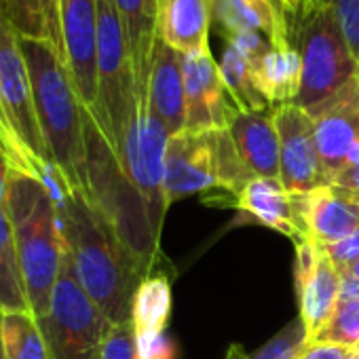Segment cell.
I'll use <instances>...</instances> for the list:
<instances>
[{
	"label": "cell",
	"instance_id": "6da1fadb",
	"mask_svg": "<svg viewBox=\"0 0 359 359\" xmlns=\"http://www.w3.org/2000/svg\"><path fill=\"white\" fill-rule=\"evenodd\" d=\"M72 273L110 323L131 319V302L146 266L81 191L66 182L55 199Z\"/></svg>",
	"mask_w": 359,
	"mask_h": 359
},
{
	"label": "cell",
	"instance_id": "7a4b0ae2",
	"mask_svg": "<svg viewBox=\"0 0 359 359\" xmlns=\"http://www.w3.org/2000/svg\"><path fill=\"white\" fill-rule=\"evenodd\" d=\"M34 108L51 163L72 191L87 193V146L83 106L60 47L45 39H22Z\"/></svg>",
	"mask_w": 359,
	"mask_h": 359
},
{
	"label": "cell",
	"instance_id": "3957f363",
	"mask_svg": "<svg viewBox=\"0 0 359 359\" xmlns=\"http://www.w3.org/2000/svg\"><path fill=\"white\" fill-rule=\"evenodd\" d=\"M5 208L15 233L28 302L41 319L49 311L66 256L57 203L43 180L11 171Z\"/></svg>",
	"mask_w": 359,
	"mask_h": 359
},
{
	"label": "cell",
	"instance_id": "277c9868",
	"mask_svg": "<svg viewBox=\"0 0 359 359\" xmlns=\"http://www.w3.org/2000/svg\"><path fill=\"white\" fill-rule=\"evenodd\" d=\"M87 146V193L93 208L112 224L121 241L131 254L150 269L158 252V235L152 226L148 205L125 173L116 152L106 140L104 131L87 110L85 118Z\"/></svg>",
	"mask_w": 359,
	"mask_h": 359
},
{
	"label": "cell",
	"instance_id": "5b68a950",
	"mask_svg": "<svg viewBox=\"0 0 359 359\" xmlns=\"http://www.w3.org/2000/svg\"><path fill=\"white\" fill-rule=\"evenodd\" d=\"M285 18L290 45L302 60V85L294 104L311 110L355 79L359 74V62L336 15L327 7L300 3Z\"/></svg>",
	"mask_w": 359,
	"mask_h": 359
},
{
	"label": "cell",
	"instance_id": "8992f818",
	"mask_svg": "<svg viewBox=\"0 0 359 359\" xmlns=\"http://www.w3.org/2000/svg\"><path fill=\"white\" fill-rule=\"evenodd\" d=\"M254 175L243 163L229 129L182 131L171 135L165 156L167 205L210 191L237 195Z\"/></svg>",
	"mask_w": 359,
	"mask_h": 359
},
{
	"label": "cell",
	"instance_id": "52a82bcc",
	"mask_svg": "<svg viewBox=\"0 0 359 359\" xmlns=\"http://www.w3.org/2000/svg\"><path fill=\"white\" fill-rule=\"evenodd\" d=\"M97 108L91 114L118 154L137 89L125 30L114 0H97Z\"/></svg>",
	"mask_w": 359,
	"mask_h": 359
},
{
	"label": "cell",
	"instance_id": "ba28073f",
	"mask_svg": "<svg viewBox=\"0 0 359 359\" xmlns=\"http://www.w3.org/2000/svg\"><path fill=\"white\" fill-rule=\"evenodd\" d=\"M39 321L53 359H97L112 325L76 281L68 256H64L49 311Z\"/></svg>",
	"mask_w": 359,
	"mask_h": 359
},
{
	"label": "cell",
	"instance_id": "9c48e42d",
	"mask_svg": "<svg viewBox=\"0 0 359 359\" xmlns=\"http://www.w3.org/2000/svg\"><path fill=\"white\" fill-rule=\"evenodd\" d=\"M171 135L165 125L150 110L146 93L137 95L129 127L125 131L118 161L125 173L131 177L135 189L142 193L152 226L161 237V226L167 210L165 201V156Z\"/></svg>",
	"mask_w": 359,
	"mask_h": 359
},
{
	"label": "cell",
	"instance_id": "30bf717a",
	"mask_svg": "<svg viewBox=\"0 0 359 359\" xmlns=\"http://www.w3.org/2000/svg\"><path fill=\"white\" fill-rule=\"evenodd\" d=\"M0 97H3L5 110L22 144L36 163L43 182L47 187L53 184L60 177V171L49 158L47 144L39 127L32 81L26 57L20 47V36L15 34L3 7H0Z\"/></svg>",
	"mask_w": 359,
	"mask_h": 359
},
{
	"label": "cell",
	"instance_id": "8fae6325",
	"mask_svg": "<svg viewBox=\"0 0 359 359\" xmlns=\"http://www.w3.org/2000/svg\"><path fill=\"white\" fill-rule=\"evenodd\" d=\"M60 53L83 106L97 108V0H57Z\"/></svg>",
	"mask_w": 359,
	"mask_h": 359
},
{
	"label": "cell",
	"instance_id": "7c38bea8",
	"mask_svg": "<svg viewBox=\"0 0 359 359\" xmlns=\"http://www.w3.org/2000/svg\"><path fill=\"white\" fill-rule=\"evenodd\" d=\"M279 133V182L290 195H306L330 184L319 161L313 118L296 104L273 108Z\"/></svg>",
	"mask_w": 359,
	"mask_h": 359
},
{
	"label": "cell",
	"instance_id": "4fadbf2b",
	"mask_svg": "<svg viewBox=\"0 0 359 359\" xmlns=\"http://www.w3.org/2000/svg\"><path fill=\"white\" fill-rule=\"evenodd\" d=\"M184 93H187V127L184 131L203 133L229 129L241 112L231 97L220 66L210 49L182 55Z\"/></svg>",
	"mask_w": 359,
	"mask_h": 359
},
{
	"label": "cell",
	"instance_id": "5bb4252c",
	"mask_svg": "<svg viewBox=\"0 0 359 359\" xmlns=\"http://www.w3.org/2000/svg\"><path fill=\"white\" fill-rule=\"evenodd\" d=\"M294 283L300 306L298 317L309 342H313L340 300L342 275L317 241L304 239L296 243Z\"/></svg>",
	"mask_w": 359,
	"mask_h": 359
},
{
	"label": "cell",
	"instance_id": "9a60e30c",
	"mask_svg": "<svg viewBox=\"0 0 359 359\" xmlns=\"http://www.w3.org/2000/svg\"><path fill=\"white\" fill-rule=\"evenodd\" d=\"M306 112L313 118L319 161L332 184L346 167L351 146L359 140V74L323 104Z\"/></svg>",
	"mask_w": 359,
	"mask_h": 359
},
{
	"label": "cell",
	"instance_id": "2e32d148",
	"mask_svg": "<svg viewBox=\"0 0 359 359\" xmlns=\"http://www.w3.org/2000/svg\"><path fill=\"white\" fill-rule=\"evenodd\" d=\"M146 100L169 135L182 133L187 127V93L182 53L156 39L146 81Z\"/></svg>",
	"mask_w": 359,
	"mask_h": 359
},
{
	"label": "cell",
	"instance_id": "e0dca14e",
	"mask_svg": "<svg viewBox=\"0 0 359 359\" xmlns=\"http://www.w3.org/2000/svg\"><path fill=\"white\" fill-rule=\"evenodd\" d=\"M235 208L258 224L290 237L294 243L311 239L300 218L296 195H290L277 177H252L237 195Z\"/></svg>",
	"mask_w": 359,
	"mask_h": 359
},
{
	"label": "cell",
	"instance_id": "ac0fdd59",
	"mask_svg": "<svg viewBox=\"0 0 359 359\" xmlns=\"http://www.w3.org/2000/svg\"><path fill=\"white\" fill-rule=\"evenodd\" d=\"M296 199L306 233L319 245L336 243L359 231V201L336 184H323Z\"/></svg>",
	"mask_w": 359,
	"mask_h": 359
},
{
	"label": "cell",
	"instance_id": "d6986e66",
	"mask_svg": "<svg viewBox=\"0 0 359 359\" xmlns=\"http://www.w3.org/2000/svg\"><path fill=\"white\" fill-rule=\"evenodd\" d=\"M212 24L220 36L258 32L271 45H290L287 18L279 0H210Z\"/></svg>",
	"mask_w": 359,
	"mask_h": 359
},
{
	"label": "cell",
	"instance_id": "ffe728a7",
	"mask_svg": "<svg viewBox=\"0 0 359 359\" xmlns=\"http://www.w3.org/2000/svg\"><path fill=\"white\" fill-rule=\"evenodd\" d=\"M210 0H158L156 39L182 55L210 49Z\"/></svg>",
	"mask_w": 359,
	"mask_h": 359
},
{
	"label": "cell",
	"instance_id": "44dd1931",
	"mask_svg": "<svg viewBox=\"0 0 359 359\" xmlns=\"http://www.w3.org/2000/svg\"><path fill=\"white\" fill-rule=\"evenodd\" d=\"M229 133L254 177L279 180V133L273 108L264 112H239Z\"/></svg>",
	"mask_w": 359,
	"mask_h": 359
},
{
	"label": "cell",
	"instance_id": "7402d4cb",
	"mask_svg": "<svg viewBox=\"0 0 359 359\" xmlns=\"http://www.w3.org/2000/svg\"><path fill=\"white\" fill-rule=\"evenodd\" d=\"M252 79L271 108L294 104L302 85V60L292 45H271L252 60Z\"/></svg>",
	"mask_w": 359,
	"mask_h": 359
},
{
	"label": "cell",
	"instance_id": "603a6c76",
	"mask_svg": "<svg viewBox=\"0 0 359 359\" xmlns=\"http://www.w3.org/2000/svg\"><path fill=\"white\" fill-rule=\"evenodd\" d=\"M114 5L129 45V55L135 74V89L140 95L146 93L150 57L156 43L158 0H114Z\"/></svg>",
	"mask_w": 359,
	"mask_h": 359
},
{
	"label": "cell",
	"instance_id": "cb8c5ba5",
	"mask_svg": "<svg viewBox=\"0 0 359 359\" xmlns=\"http://www.w3.org/2000/svg\"><path fill=\"white\" fill-rule=\"evenodd\" d=\"M0 311L22 313L32 311L24 285L18 243L7 208L0 205Z\"/></svg>",
	"mask_w": 359,
	"mask_h": 359
},
{
	"label": "cell",
	"instance_id": "d4e9b609",
	"mask_svg": "<svg viewBox=\"0 0 359 359\" xmlns=\"http://www.w3.org/2000/svg\"><path fill=\"white\" fill-rule=\"evenodd\" d=\"M0 7L18 36L45 39L60 47L57 0H3Z\"/></svg>",
	"mask_w": 359,
	"mask_h": 359
},
{
	"label": "cell",
	"instance_id": "484cf974",
	"mask_svg": "<svg viewBox=\"0 0 359 359\" xmlns=\"http://www.w3.org/2000/svg\"><path fill=\"white\" fill-rule=\"evenodd\" d=\"M3 359H53L41 321L32 311L5 313Z\"/></svg>",
	"mask_w": 359,
	"mask_h": 359
},
{
	"label": "cell",
	"instance_id": "4316f807",
	"mask_svg": "<svg viewBox=\"0 0 359 359\" xmlns=\"http://www.w3.org/2000/svg\"><path fill=\"white\" fill-rule=\"evenodd\" d=\"M171 313V285L165 275L146 277L131 302V323L135 332H163Z\"/></svg>",
	"mask_w": 359,
	"mask_h": 359
},
{
	"label": "cell",
	"instance_id": "83f0119b",
	"mask_svg": "<svg viewBox=\"0 0 359 359\" xmlns=\"http://www.w3.org/2000/svg\"><path fill=\"white\" fill-rule=\"evenodd\" d=\"M220 72L224 79V85L235 100L237 108L241 112H264L271 110L266 100L258 93L254 79H252V60L243 55L239 49L233 45H226L222 62H220Z\"/></svg>",
	"mask_w": 359,
	"mask_h": 359
},
{
	"label": "cell",
	"instance_id": "f1b7e54d",
	"mask_svg": "<svg viewBox=\"0 0 359 359\" xmlns=\"http://www.w3.org/2000/svg\"><path fill=\"white\" fill-rule=\"evenodd\" d=\"M309 344L311 342L306 338V330L298 317L292 323H287L281 332H277L256 353L248 355L243 346L233 344L226 353V359H302Z\"/></svg>",
	"mask_w": 359,
	"mask_h": 359
},
{
	"label": "cell",
	"instance_id": "f546056e",
	"mask_svg": "<svg viewBox=\"0 0 359 359\" xmlns=\"http://www.w3.org/2000/svg\"><path fill=\"white\" fill-rule=\"evenodd\" d=\"M313 342H325L359 351V300L340 298L332 317L315 336Z\"/></svg>",
	"mask_w": 359,
	"mask_h": 359
},
{
	"label": "cell",
	"instance_id": "4dcf8cb0",
	"mask_svg": "<svg viewBox=\"0 0 359 359\" xmlns=\"http://www.w3.org/2000/svg\"><path fill=\"white\" fill-rule=\"evenodd\" d=\"M302 3L323 5L336 15L353 55L359 62V0H302Z\"/></svg>",
	"mask_w": 359,
	"mask_h": 359
},
{
	"label": "cell",
	"instance_id": "1f68e13d",
	"mask_svg": "<svg viewBox=\"0 0 359 359\" xmlns=\"http://www.w3.org/2000/svg\"><path fill=\"white\" fill-rule=\"evenodd\" d=\"M97 359H137L135 330L131 319L123 323H112L108 327Z\"/></svg>",
	"mask_w": 359,
	"mask_h": 359
},
{
	"label": "cell",
	"instance_id": "d6a6232c",
	"mask_svg": "<svg viewBox=\"0 0 359 359\" xmlns=\"http://www.w3.org/2000/svg\"><path fill=\"white\" fill-rule=\"evenodd\" d=\"M137 359H177V342L163 332L144 330L135 332Z\"/></svg>",
	"mask_w": 359,
	"mask_h": 359
},
{
	"label": "cell",
	"instance_id": "836d02e7",
	"mask_svg": "<svg viewBox=\"0 0 359 359\" xmlns=\"http://www.w3.org/2000/svg\"><path fill=\"white\" fill-rule=\"evenodd\" d=\"M321 248L327 254V258L334 262V266L342 273L346 266H351L355 260H359V231L351 233L348 237H344L336 243H327Z\"/></svg>",
	"mask_w": 359,
	"mask_h": 359
},
{
	"label": "cell",
	"instance_id": "e575fe53",
	"mask_svg": "<svg viewBox=\"0 0 359 359\" xmlns=\"http://www.w3.org/2000/svg\"><path fill=\"white\" fill-rule=\"evenodd\" d=\"M351 348L325 344V342H311L302 355V359H346Z\"/></svg>",
	"mask_w": 359,
	"mask_h": 359
},
{
	"label": "cell",
	"instance_id": "d590c367",
	"mask_svg": "<svg viewBox=\"0 0 359 359\" xmlns=\"http://www.w3.org/2000/svg\"><path fill=\"white\" fill-rule=\"evenodd\" d=\"M338 189H342L344 193H348L353 199L359 201V167H344L336 177L334 182Z\"/></svg>",
	"mask_w": 359,
	"mask_h": 359
},
{
	"label": "cell",
	"instance_id": "8d00e7d4",
	"mask_svg": "<svg viewBox=\"0 0 359 359\" xmlns=\"http://www.w3.org/2000/svg\"><path fill=\"white\" fill-rule=\"evenodd\" d=\"M11 171L13 165L9 161V156L5 154V150L0 148V205H7V197H9V180H11Z\"/></svg>",
	"mask_w": 359,
	"mask_h": 359
},
{
	"label": "cell",
	"instance_id": "74e56055",
	"mask_svg": "<svg viewBox=\"0 0 359 359\" xmlns=\"http://www.w3.org/2000/svg\"><path fill=\"white\" fill-rule=\"evenodd\" d=\"M340 298H344V300H359V281L351 279V277H342Z\"/></svg>",
	"mask_w": 359,
	"mask_h": 359
},
{
	"label": "cell",
	"instance_id": "f35d334b",
	"mask_svg": "<svg viewBox=\"0 0 359 359\" xmlns=\"http://www.w3.org/2000/svg\"><path fill=\"white\" fill-rule=\"evenodd\" d=\"M346 167H359V140L351 146L346 156Z\"/></svg>",
	"mask_w": 359,
	"mask_h": 359
},
{
	"label": "cell",
	"instance_id": "ab89813d",
	"mask_svg": "<svg viewBox=\"0 0 359 359\" xmlns=\"http://www.w3.org/2000/svg\"><path fill=\"white\" fill-rule=\"evenodd\" d=\"M340 275H342V277H351V279H357V281H359V260H355L351 266H346Z\"/></svg>",
	"mask_w": 359,
	"mask_h": 359
},
{
	"label": "cell",
	"instance_id": "60d3db41",
	"mask_svg": "<svg viewBox=\"0 0 359 359\" xmlns=\"http://www.w3.org/2000/svg\"><path fill=\"white\" fill-rule=\"evenodd\" d=\"M279 3H281L283 11H285V13H290V11H294V9L300 5V0H279Z\"/></svg>",
	"mask_w": 359,
	"mask_h": 359
},
{
	"label": "cell",
	"instance_id": "b9f144b4",
	"mask_svg": "<svg viewBox=\"0 0 359 359\" xmlns=\"http://www.w3.org/2000/svg\"><path fill=\"white\" fill-rule=\"evenodd\" d=\"M3 317H5V313L0 311V359H3Z\"/></svg>",
	"mask_w": 359,
	"mask_h": 359
},
{
	"label": "cell",
	"instance_id": "7bdbcfd3",
	"mask_svg": "<svg viewBox=\"0 0 359 359\" xmlns=\"http://www.w3.org/2000/svg\"><path fill=\"white\" fill-rule=\"evenodd\" d=\"M346 359H359V351H351Z\"/></svg>",
	"mask_w": 359,
	"mask_h": 359
},
{
	"label": "cell",
	"instance_id": "ee69618b",
	"mask_svg": "<svg viewBox=\"0 0 359 359\" xmlns=\"http://www.w3.org/2000/svg\"><path fill=\"white\" fill-rule=\"evenodd\" d=\"M0 3H3V0H0Z\"/></svg>",
	"mask_w": 359,
	"mask_h": 359
},
{
	"label": "cell",
	"instance_id": "f6af8a7d",
	"mask_svg": "<svg viewBox=\"0 0 359 359\" xmlns=\"http://www.w3.org/2000/svg\"><path fill=\"white\" fill-rule=\"evenodd\" d=\"M300 3H302V0H300Z\"/></svg>",
	"mask_w": 359,
	"mask_h": 359
}]
</instances>
